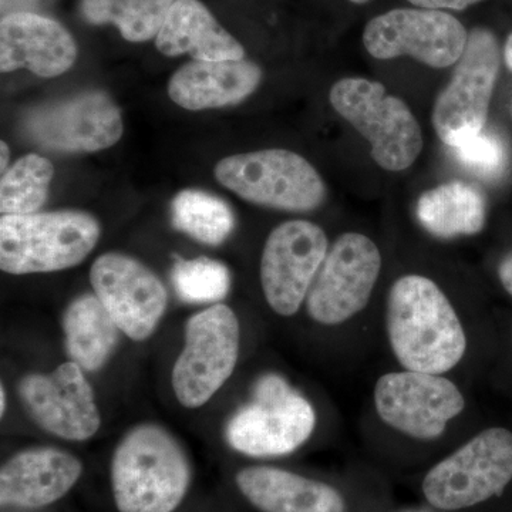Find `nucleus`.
I'll return each mask as SVG.
<instances>
[{
	"label": "nucleus",
	"instance_id": "1",
	"mask_svg": "<svg viewBox=\"0 0 512 512\" xmlns=\"http://www.w3.org/2000/svg\"><path fill=\"white\" fill-rule=\"evenodd\" d=\"M387 333L394 356L413 372L443 375L467 349L453 305L426 276L406 275L394 282L387 299Z\"/></svg>",
	"mask_w": 512,
	"mask_h": 512
},
{
	"label": "nucleus",
	"instance_id": "2",
	"mask_svg": "<svg viewBox=\"0 0 512 512\" xmlns=\"http://www.w3.org/2000/svg\"><path fill=\"white\" fill-rule=\"evenodd\" d=\"M190 480L184 448L157 424L134 427L114 451L111 485L120 512H173Z\"/></svg>",
	"mask_w": 512,
	"mask_h": 512
},
{
	"label": "nucleus",
	"instance_id": "3",
	"mask_svg": "<svg viewBox=\"0 0 512 512\" xmlns=\"http://www.w3.org/2000/svg\"><path fill=\"white\" fill-rule=\"evenodd\" d=\"M100 238L89 212L55 211L3 215L0 268L10 275L47 274L82 264Z\"/></svg>",
	"mask_w": 512,
	"mask_h": 512
},
{
	"label": "nucleus",
	"instance_id": "4",
	"mask_svg": "<svg viewBox=\"0 0 512 512\" xmlns=\"http://www.w3.org/2000/svg\"><path fill=\"white\" fill-rule=\"evenodd\" d=\"M329 99L336 113L369 141L373 160L383 170H407L420 156L423 134L416 117L383 84L343 79L332 87Z\"/></svg>",
	"mask_w": 512,
	"mask_h": 512
},
{
	"label": "nucleus",
	"instance_id": "5",
	"mask_svg": "<svg viewBox=\"0 0 512 512\" xmlns=\"http://www.w3.org/2000/svg\"><path fill=\"white\" fill-rule=\"evenodd\" d=\"M214 175L242 200L274 210L313 211L326 198L325 183L316 168L282 148L224 158L215 165Z\"/></svg>",
	"mask_w": 512,
	"mask_h": 512
},
{
	"label": "nucleus",
	"instance_id": "6",
	"mask_svg": "<svg viewBox=\"0 0 512 512\" xmlns=\"http://www.w3.org/2000/svg\"><path fill=\"white\" fill-rule=\"evenodd\" d=\"M315 426L312 404L284 377L265 375L256 382L251 402L229 420L227 440L247 456H285L301 447Z\"/></svg>",
	"mask_w": 512,
	"mask_h": 512
},
{
	"label": "nucleus",
	"instance_id": "7",
	"mask_svg": "<svg viewBox=\"0 0 512 512\" xmlns=\"http://www.w3.org/2000/svg\"><path fill=\"white\" fill-rule=\"evenodd\" d=\"M511 480L512 433L494 427L431 468L423 494L439 510H463L500 494Z\"/></svg>",
	"mask_w": 512,
	"mask_h": 512
},
{
	"label": "nucleus",
	"instance_id": "8",
	"mask_svg": "<svg viewBox=\"0 0 512 512\" xmlns=\"http://www.w3.org/2000/svg\"><path fill=\"white\" fill-rule=\"evenodd\" d=\"M241 329L227 305L195 313L185 326V345L173 367V390L185 409L210 402L237 366Z\"/></svg>",
	"mask_w": 512,
	"mask_h": 512
},
{
	"label": "nucleus",
	"instance_id": "9",
	"mask_svg": "<svg viewBox=\"0 0 512 512\" xmlns=\"http://www.w3.org/2000/svg\"><path fill=\"white\" fill-rule=\"evenodd\" d=\"M450 83L437 97L433 126L448 147H456L484 130L500 72V46L491 30L468 32L466 49L454 64Z\"/></svg>",
	"mask_w": 512,
	"mask_h": 512
},
{
	"label": "nucleus",
	"instance_id": "10",
	"mask_svg": "<svg viewBox=\"0 0 512 512\" xmlns=\"http://www.w3.org/2000/svg\"><path fill=\"white\" fill-rule=\"evenodd\" d=\"M382 269V255L366 235H340L306 296L309 316L335 326L366 308Z\"/></svg>",
	"mask_w": 512,
	"mask_h": 512
},
{
	"label": "nucleus",
	"instance_id": "11",
	"mask_svg": "<svg viewBox=\"0 0 512 512\" xmlns=\"http://www.w3.org/2000/svg\"><path fill=\"white\" fill-rule=\"evenodd\" d=\"M468 32L443 10L393 9L367 23L363 45L375 59L412 56L434 69L454 66L466 49Z\"/></svg>",
	"mask_w": 512,
	"mask_h": 512
},
{
	"label": "nucleus",
	"instance_id": "12",
	"mask_svg": "<svg viewBox=\"0 0 512 512\" xmlns=\"http://www.w3.org/2000/svg\"><path fill=\"white\" fill-rule=\"evenodd\" d=\"M328 251L325 232L313 222H284L269 234L262 252L261 284L272 311L281 316L299 311Z\"/></svg>",
	"mask_w": 512,
	"mask_h": 512
},
{
	"label": "nucleus",
	"instance_id": "13",
	"mask_svg": "<svg viewBox=\"0 0 512 512\" xmlns=\"http://www.w3.org/2000/svg\"><path fill=\"white\" fill-rule=\"evenodd\" d=\"M375 404L387 426L420 440L440 437L466 406L463 394L446 377L413 370L380 377Z\"/></svg>",
	"mask_w": 512,
	"mask_h": 512
},
{
	"label": "nucleus",
	"instance_id": "14",
	"mask_svg": "<svg viewBox=\"0 0 512 512\" xmlns=\"http://www.w3.org/2000/svg\"><path fill=\"white\" fill-rule=\"evenodd\" d=\"M90 284L127 338L143 342L156 332L168 296L163 282L146 265L131 256L109 252L94 261Z\"/></svg>",
	"mask_w": 512,
	"mask_h": 512
},
{
	"label": "nucleus",
	"instance_id": "15",
	"mask_svg": "<svg viewBox=\"0 0 512 512\" xmlns=\"http://www.w3.org/2000/svg\"><path fill=\"white\" fill-rule=\"evenodd\" d=\"M123 117L103 92L76 94L30 111L25 131L49 150L94 153L114 146L123 136Z\"/></svg>",
	"mask_w": 512,
	"mask_h": 512
},
{
	"label": "nucleus",
	"instance_id": "16",
	"mask_svg": "<svg viewBox=\"0 0 512 512\" xmlns=\"http://www.w3.org/2000/svg\"><path fill=\"white\" fill-rule=\"evenodd\" d=\"M26 412L40 429L70 441L92 439L100 429L99 407L84 369L63 363L52 373H33L19 383Z\"/></svg>",
	"mask_w": 512,
	"mask_h": 512
},
{
	"label": "nucleus",
	"instance_id": "17",
	"mask_svg": "<svg viewBox=\"0 0 512 512\" xmlns=\"http://www.w3.org/2000/svg\"><path fill=\"white\" fill-rule=\"evenodd\" d=\"M77 46L69 30L33 12L12 13L0 22V70L26 69L40 77L66 73L76 62Z\"/></svg>",
	"mask_w": 512,
	"mask_h": 512
},
{
	"label": "nucleus",
	"instance_id": "18",
	"mask_svg": "<svg viewBox=\"0 0 512 512\" xmlns=\"http://www.w3.org/2000/svg\"><path fill=\"white\" fill-rule=\"evenodd\" d=\"M82 471L79 458L59 448L20 451L0 471V503L3 507H45L69 493Z\"/></svg>",
	"mask_w": 512,
	"mask_h": 512
},
{
	"label": "nucleus",
	"instance_id": "19",
	"mask_svg": "<svg viewBox=\"0 0 512 512\" xmlns=\"http://www.w3.org/2000/svg\"><path fill=\"white\" fill-rule=\"evenodd\" d=\"M261 79V69L249 60H192L173 74L168 96L183 109H220L247 99Z\"/></svg>",
	"mask_w": 512,
	"mask_h": 512
},
{
	"label": "nucleus",
	"instance_id": "20",
	"mask_svg": "<svg viewBox=\"0 0 512 512\" xmlns=\"http://www.w3.org/2000/svg\"><path fill=\"white\" fill-rule=\"evenodd\" d=\"M237 485L262 512H346L335 488L279 468H244L237 474Z\"/></svg>",
	"mask_w": 512,
	"mask_h": 512
},
{
	"label": "nucleus",
	"instance_id": "21",
	"mask_svg": "<svg viewBox=\"0 0 512 512\" xmlns=\"http://www.w3.org/2000/svg\"><path fill=\"white\" fill-rule=\"evenodd\" d=\"M156 45L165 56L190 55L194 60L207 62L241 60L245 56L241 43L198 0H175L156 37Z\"/></svg>",
	"mask_w": 512,
	"mask_h": 512
},
{
	"label": "nucleus",
	"instance_id": "22",
	"mask_svg": "<svg viewBox=\"0 0 512 512\" xmlns=\"http://www.w3.org/2000/svg\"><path fill=\"white\" fill-rule=\"evenodd\" d=\"M64 345L72 362L96 372L113 355L119 338V326L96 295L74 299L63 320Z\"/></svg>",
	"mask_w": 512,
	"mask_h": 512
},
{
	"label": "nucleus",
	"instance_id": "23",
	"mask_svg": "<svg viewBox=\"0 0 512 512\" xmlns=\"http://www.w3.org/2000/svg\"><path fill=\"white\" fill-rule=\"evenodd\" d=\"M417 218L434 237L474 235L484 228L487 205L483 192L474 185L453 181L421 195Z\"/></svg>",
	"mask_w": 512,
	"mask_h": 512
},
{
	"label": "nucleus",
	"instance_id": "24",
	"mask_svg": "<svg viewBox=\"0 0 512 512\" xmlns=\"http://www.w3.org/2000/svg\"><path fill=\"white\" fill-rule=\"evenodd\" d=\"M175 0H82V13L93 25L113 23L128 42L157 37Z\"/></svg>",
	"mask_w": 512,
	"mask_h": 512
},
{
	"label": "nucleus",
	"instance_id": "25",
	"mask_svg": "<svg viewBox=\"0 0 512 512\" xmlns=\"http://www.w3.org/2000/svg\"><path fill=\"white\" fill-rule=\"evenodd\" d=\"M171 220L175 229L207 245L222 244L235 225L227 202L200 190H184L174 198Z\"/></svg>",
	"mask_w": 512,
	"mask_h": 512
},
{
	"label": "nucleus",
	"instance_id": "26",
	"mask_svg": "<svg viewBox=\"0 0 512 512\" xmlns=\"http://www.w3.org/2000/svg\"><path fill=\"white\" fill-rule=\"evenodd\" d=\"M53 165L47 158L28 154L8 168L0 183L2 215L35 214L47 200Z\"/></svg>",
	"mask_w": 512,
	"mask_h": 512
},
{
	"label": "nucleus",
	"instance_id": "27",
	"mask_svg": "<svg viewBox=\"0 0 512 512\" xmlns=\"http://www.w3.org/2000/svg\"><path fill=\"white\" fill-rule=\"evenodd\" d=\"M173 284L178 296L188 303L221 301L231 288L227 266L210 258H175Z\"/></svg>",
	"mask_w": 512,
	"mask_h": 512
},
{
	"label": "nucleus",
	"instance_id": "28",
	"mask_svg": "<svg viewBox=\"0 0 512 512\" xmlns=\"http://www.w3.org/2000/svg\"><path fill=\"white\" fill-rule=\"evenodd\" d=\"M451 150L458 163L484 180H497L507 170V147L493 131L483 130Z\"/></svg>",
	"mask_w": 512,
	"mask_h": 512
},
{
	"label": "nucleus",
	"instance_id": "29",
	"mask_svg": "<svg viewBox=\"0 0 512 512\" xmlns=\"http://www.w3.org/2000/svg\"><path fill=\"white\" fill-rule=\"evenodd\" d=\"M412 5L417 6L421 9L431 10H464L468 6L476 5L478 2L483 0H407Z\"/></svg>",
	"mask_w": 512,
	"mask_h": 512
},
{
	"label": "nucleus",
	"instance_id": "30",
	"mask_svg": "<svg viewBox=\"0 0 512 512\" xmlns=\"http://www.w3.org/2000/svg\"><path fill=\"white\" fill-rule=\"evenodd\" d=\"M40 0H2V10L5 15L12 13L30 12V9L36 8Z\"/></svg>",
	"mask_w": 512,
	"mask_h": 512
},
{
	"label": "nucleus",
	"instance_id": "31",
	"mask_svg": "<svg viewBox=\"0 0 512 512\" xmlns=\"http://www.w3.org/2000/svg\"><path fill=\"white\" fill-rule=\"evenodd\" d=\"M498 276H500L505 291L512 296V254L505 256L504 261L501 262L500 268H498Z\"/></svg>",
	"mask_w": 512,
	"mask_h": 512
},
{
	"label": "nucleus",
	"instance_id": "32",
	"mask_svg": "<svg viewBox=\"0 0 512 512\" xmlns=\"http://www.w3.org/2000/svg\"><path fill=\"white\" fill-rule=\"evenodd\" d=\"M504 57L505 63L512 70V33L508 36L507 42H505Z\"/></svg>",
	"mask_w": 512,
	"mask_h": 512
},
{
	"label": "nucleus",
	"instance_id": "33",
	"mask_svg": "<svg viewBox=\"0 0 512 512\" xmlns=\"http://www.w3.org/2000/svg\"><path fill=\"white\" fill-rule=\"evenodd\" d=\"M0 150H2V171H5V170H8V163H9V157H10V153H9V147L6 146V143L5 141H2V146H0Z\"/></svg>",
	"mask_w": 512,
	"mask_h": 512
},
{
	"label": "nucleus",
	"instance_id": "34",
	"mask_svg": "<svg viewBox=\"0 0 512 512\" xmlns=\"http://www.w3.org/2000/svg\"><path fill=\"white\" fill-rule=\"evenodd\" d=\"M6 393H5V387L2 386V389H0V404H2V406H0V414H5L6 412Z\"/></svg>",
	"mask_w": 512,
	"mask_h": 512
},
{
	"label": "nucleus",
	"instance_id": "35",
	"mask_svg": "<svg viewBox=\"0 0 512 512\" xmlns=\"http://www.w3.org/2000/svg\"><path fill=\"white\" fill-rule=\"evenodd\" d=\"M349 2L356 3V5H363V3H367L369 0H349Z\"/></svg>",
	"mask_w": 512,
	"mask_h": 512
},
{
	"label": "nucleus",
	"instance_id": "36",
	"mask_svg": "<svg viewBox=\"0 0 512 512\" xmlns=\"http://www.w3.org/2000/svg\"><path fill=\"white\" fill-rule=\"evenodd\" d=\"M417 512H423V511H417Z\"/></svg>",
	"mask_w": 512,
	"mask_h": 512
}]
</instances>
